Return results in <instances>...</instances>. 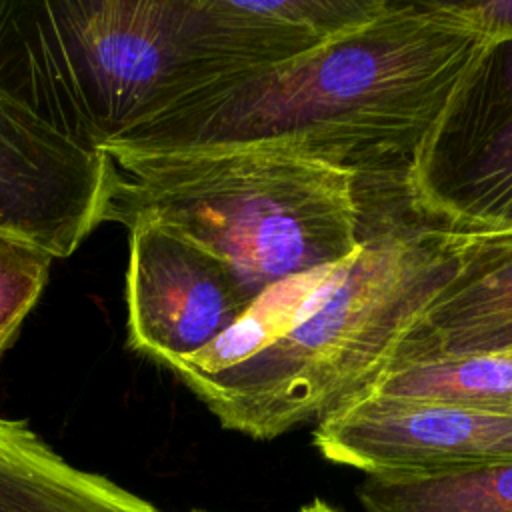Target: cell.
<instances>
[{
    "instance_id": "6da1fadb",
    "label": "cell",
    "mask_w": 512,
    "mask_h": 512,
    "mask_svg": "<svg viewBox=\"0 0 512 512\" xmlns=\"http://www.w3.org/2000/svg\"><path fill=\"white\" fill-rule=\"evenodd\" d=\"M488 44L458 2H388L316 50L206 96L128 152L270 140L408 196Z\"/></svg>"
},
{
    "instance_id": "7a4b0ae2",
    "label": "cell",
    "mask_w": 512,
    "mask_h": 512,
    "mask_svg": "<svg viewBox=\"0 0 512 512\" xmlns=\"http://www.w3.org/2000/svg\"><path fill=\"white\" fill-rule=\"evenodd\" d=\"M240 78L204 0H0V96L88 154Z\"/></svg>"
},
{
    "instance_id": "3957f363",
    "label": "cell",
    "mask_w": 512,
    "mask_h": 512,
    "mask_svg": "<svg viewBox=\"0 0 512 512\" xmlns=\"http://www.w3.org/2000/svg\"><path fill=\"white\" fill-rule=\"evenodd\" d=\"M292 326L250 358L180 378L228 430L272 440L370 386L454 276L464 232L412 204L384 214Z\"/></svg>"
},
{
    "instance_id": "277c9868",
    "label": "cell",
    "mask_w": 512,
    "mask_h": 512,
    "mask_svg": "<svg viewBox=\"0 0 512 512\" xmlns=\"http://www.w3.org/2000/svg\"><path fill=\"white\" fill-rule=\"evenodd\" d=\"M102 222L168 226L224 260L256 300L362 246L356 176L270 140L112 150Z\"/></svg>"
},
{
    "instance_id": "5b68a950",
    "label": "cell",
    "mask_w": 512,
    "mask_h": 512,
    "mask_svg": "<svg viewBox=\"0 0 512 512\" xmlns=\"http://www.w3.org/2000/svg\"><path fill=\"white\" fill-rule=\"evenodd\" d=\"M408 198L462 232L512 230V38L490 40L464 80Z\"/></svg>"
},
{
    "instance_id": "8992f818",
    "label": "cell",
    "mask_w": 512,
    "mask_h": 512,
    "mask_svg": "<svg viewBox=\"0 0 512 512\" xmlns=\"http://www.w3.org/2000/svg\"><path fill=\"white\" fill-rule=\"evenodd\" d=\"M314 446L366 476L476 468L512 460V414L362 390L316 422Z\"/></svg>"
},
{
    "instance_id": "52a82bcc",
    "label": "cell",
    "mask_w": 512,
    "mask_h": 512,
    "mask_svg": "<svg viewBox=\"0 0 512 512\" xmlns=\"http://www.w3.org/2000/svg\"><path fill=\"white\" fill-rule=\"evenodd\" d=\"M130 230L126 306L130 346L158 362L216 340L250 308L236 272L184 234L138 222Z\"/></svg>"
},
{
    "instance_id": "ba28073f",
    "label": "cell",
    "mask_w": 512,
    "mask_h": 512,
    "mask_svg": "<svg viewBox=\"0 0 512 512\" xmlns=\"http://www.w3.org/2000/svg\"><path fill=\"white\" fill-rule=\"evenodd\" d=\"M106 154H88L0 96V228L54 258L102 224Z\"/></svg>"
},
{
    "instance_id": "9c48e42d",
    "label": "cell",
    "mask_w": 512,
    "mask_h": 512,
    "mask_svg": "<svg viewBox=\"0 0 512 512\" xmlns=\"http://www.w3.org/2000/svg\"><path fill=\"white\" fill-rule=\"evenodd\" d=\"M506 346H512V230L464 232L454 276L428 304L392 362Z\"/></svg>"
},
{
    "instance_id": "30bf717a",
    "label": "cell",
    "mask_w": 512,
    "mask_h": 512,
    "mask_svg": "<svg viewBox=\"0 0 512 512\" xmlns=\"http://www.w3.org/2000/svg\"><path fill=\"white\" fill-rule=\"evenodd\" d=\"M0 512H162L66 462L22 420L0 416Z\"/></svg>"
},
{
    "instance_id": "8fae6325",
    "label": "cell",
    "mask_w": 512,
    "mask_h": 512,
    "mask_svg": "<svg viewBox=\"0 0 512 512\" xmlns=\"http://www.w3.org/2000/svg\"><path fill=\"white\" fill-rule=\"evenodd\" d=\"M364 390L512 414V346L396 360Z\"/></svg>"
},
{
    "instance_id": "7c38bea8",
    "label": "cell",
    "mask_w": 512,
    "mask_h": 512,
    "mask_svg": "<svg viewBox=\"0 0 512 512\" xmlns=\"http://www.w3.org/2000/svg\"><path fill=\"white\" fill-rule=\"evenodd\" d=\"M364 512H512V460L432 472L366 476Z\"/></svg>"
},
{
    "instance_id": "4fadbf2b",
    "label": "cell",
    "mask_w": 512,
    "mask_h": 512,
    "mask_svg": "<svg viewBox=\"0 0 512 512\" xmlns=\"http://www.w3.org/2000/svg\"><path fill=\"white\" fill-rule=\"evenodd\" d=\"M52 260L38 244L0 228V352L36 304Z\"/></svg>"
},
{
    "instance_id": "5bb4252c",
    "label": "cell",
    "mask_w": 512,
    "mask_h": 512,
    "mask_svg": "<svg viewBox=\"0 0 512 512\" xmlns=\"http://www.w3.org/2000/svg\"><path fill=\"white\" fill-rule=\"evenodd\" d=\"M458 8L472 20V24L488 38H512V0L494 2H458Z\"/></svg>"
},
{
    "instance_id": "9a60e30c",
    "label": "cell",
    "mask_w": 512,
    "mask_h": 512,
    "mask_svg": "<svg viewBox=\"0 0 512 512\" xmlns=\"http://www.w3.org/2000/svg\"><path fill=\"white\" fill-rule=\"evenodd\" d=\"M298 512H338L336 508H332L330 504L322 502V500H312L308 504H304Z\"/></svg>"
},
{
    "instance_id": "2e32d148",
    "label": "cell",
    "mask_w": 512,
    "mask_h": 512,
    "mask_svg": "<svg viewBox=\"0 0 512 512\" xmlns=\"http://www.w3.org/2000/svg\"><path fill=\"white\" fill-rule=\"evenodd\" d=\"M190 512H208V510H200V508H196V510H190Z\"/></svg>"
}]
</instances>
